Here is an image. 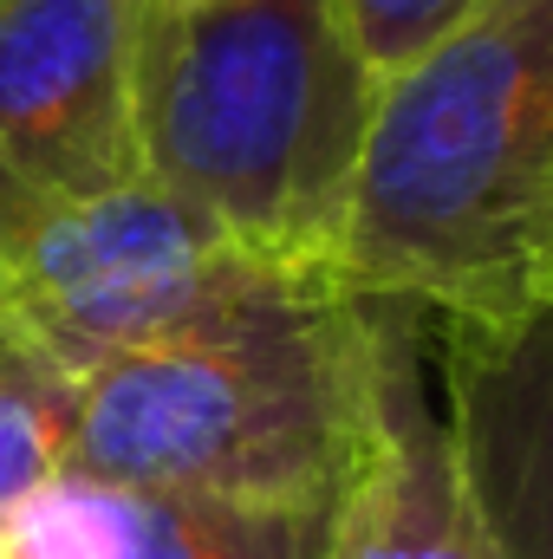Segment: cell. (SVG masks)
Instances as JSON below:
<instances>
[{
	"label": "cell",
	"mask_w": 553,
	"mask_h": 559,
	"mask_svg": "<svg viewBox=\"0 0 553 559\" xmlns=\"http://www.w3.org/2000/svg\"><path fill=\"white\" fill-rule=\"evenodd\" d=\"M553 248V0H475L378 79L332 280L423 319L541 306Z\"/></svg>",
	"instance_id": "cell-1"
},
{
	"label": "cell",
	"mask_w": 553,
	"mask_h": 559,
	"mask_svg": "<svg viewBox=\"0 0 553 559\" xmlns=\"http://www.w3.org/2000/svg\"><path fill=\"white\" fill-rule=\"evenodd\" d=\"M378 299L286 274L235 312L79 378L72 462L125 488L332 508L372 429Z\"/></svg>",
	"instance_id": "cell-2"
},
{
	"label": "cell",
	"mask_w": 553,
	"mask_h": 559,
	"mask_svg": "<svg viewBox=\"0 0 553 559\" xmlns=\"http://www.w3.org/2000/svg\"><path fill=\"white\" fill-rule=\"evenodd\" d=\"M378 79L332 0H150L138 163L242 248L332 274L339 202Z\"/></svg>",
	"instance_id": "cell-3"
},
{
	"label": "cell",
	"mask_w": 553,
	"mask_h": 559,
	"mask_svg": "<svg viewBox=\"0 0 553 559\" xmlns=\"http://www.w3.org/2000/svg\"><path fill=\"white\" fill-rule=\"evenodd\" d=\"M286 274L319 267L242 248L150 176L98 195H46L0 169V325L66 378L196 332Z\"/></svg>",
	"instance_id": "cell-4"
},
{
	"label": "cell",
	"mask_w": 553,
	"mask_h": 559,
	"mask_svg": "<svg viewBox=\"0 0 553 559\" xmlns=\"http://www.w3.org/2000/svg\"><path fill=\"white\" fill-rule=\"evenodd\" d=\"M150 0H0V169L46 195L138 182Z\"/></svg>",
	"instance_id": "cell-5"
},
{
	"label": "cell",
	"mask_w": 553,
	"mask_h": 559,
	"mask_svg": "<svg viewBox=\"0 0 553 559\" xmlns=\"http://www.w3.org/2000/svg\"><path fill=\"white\" fill-rule=\"evenodd\" d=\"M443 423L495 559H553V312L430 319Z\"/></svg>",
	"instance_id": "cell-6"
},
{
	"label": "cell",
	"mask_w": 553,
	"mask_h": 559,
	"mask_svg": "<svg viewBox=\"0 0 553 559\" xmlns=\"http://www.w3.org/2000/svg\"><path fill=\"white\" fill-rule=\"evenodd\" d=\"M423 312L378 299L372 429L332 514V559H495L423 371Z\"/></svg>",
	"instance_id": "cell-7"
},
{
	"label": "cell",
	"mask_w": 553,
	"mask_h": 559,
	"mask_svg": "<svg viewBox=\"0 0 553 559\" xmlns=\"http://www.w3.org/2000/svg\"><path fill=\"white\" fill-rule=\"evenodd\" d=\"M332 508H255L52 475L0 534L13 559H332Z\"/></svg>",
	"instance_id": "cell-8"
},
{
	"label": "cell",
	"mask_w": 553,
	"mask_h": 559,
	"mask_svg": "<svg viewBox=\"0 0 553 559\" xmlns=\"http://www.w3.org/2000/svg\"><path fill=\"white\" fill-rule=\"evenodd\" d=\"M79 378L0 325V527L72 462Z\"/></svg>",
	"instance_id": "cell-9"
},
{
	"label": "cell",
	"mask_w": 553,
	"mask_h": 559,
	"mask_svg": "<svg viewBox=\"0 0 553 559\" xmlns=\"http://www.w3.org/2000/svg\"><path fill=\"white\" fill-rule=\"evenodd\" d=\"M469 7L475 0H332V20H339L345 46L365 59V72L391 79L443 26H456Z\"/></svg>",
	"instance_id": "cell-10"
},
{
	"label": "cell",
	"mask_w": 553,
	"mask_h": 559,
	"mask_svg": "<svg viewBox=\"0 0 553 559\" xmlns=\"http://www.w3.org/2000/svg\"><path fill=\"white\" fill-rule=\"evenodd\" d=\"M541 306L553 312V248H548V267H541Z\"/></svg>",
	"instance_id": "cell-11"
},
{
	"label": "cell",
	"mask_w": 553,
	"mask_h": 559,
	"mask_svg": "<svg viewBox=\"0 0 553 559\" xmlns=\"http://www.w3.org/2000/svg\"><path fill=\"white\" fill-rule=\"evenodd\" d=\"M0 559H13V554H7V534H0Z\"/></svg>",
	"instance_id": "cell-12"
}]
</instances>
